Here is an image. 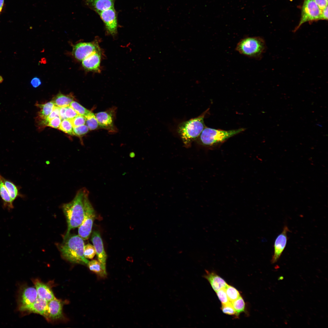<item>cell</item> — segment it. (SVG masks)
<instances>
[{"label": "cell", "instance_id": "1", "mask_svg": "<svg viewBox=\"0 0 328 328\" xmlns=\"http://www.w3.org/2000/svg\"><path fill=\"white\" fill-rule=\"evenodd\" d=\"M89 194L86 188H82L78 191L72 201L63 204L62 209L68 226L65 235L69 234L71 229L79 227L82 224L84 217V200Z\"/></svg>", "mask_w": 328, "mask_h": 328}, {"label": "cell", "instance_id": "2", "mask_svg": "<svg viewBox=\"0 0 328 328\" xmlns=\"http://www.w3.org/2000/svg\"><path fill=\"white\" fill-rule=\"evenodd\" d=\"M84 246L83 239L79 235L69 234L65 235L59 249L63 257L70 262L87 265L89 261L84 256Z\"/></svg>", "mask_w": 328, "mask_h": 328}, {"label": "cell", "instance_id": "3", "mask_svg": "<svg viewBox=\"0 0 328 328\" xmlns=\"http://www.w3.org/2000/svg\"><path fill=\"white\" fill-rule=\"evenodd\" d=\"M209 110V108L199 116L182 122L178 125L177 132L185 146H190L205 127L204 118Z\"/></svg>", "mask_w": 328, "mask_h": 328}, {"label": "cell", "instance_id": "4", "mask_svg": "<svg viewBox=\"0 0 328 328\" xmlns=\"http://www.w3.org/2000/svg\"><path fill=\"white\" fill-rule=\"evenodd\" d=\"M245 129V128H241L227 131L206 126L196 141L204 146H214L224 142Z\"/></svg>", "mask_w": 328, "mask_h": 328}, {"label": "cell", "instance_id": "5", "mask_svg": "<svg viewBox=\"0 0 328 328\" xmlns=\"http://www.w3.org/2000/svg\"><path fill=\"white\" fill-rule=\"evenodd\" d=\"M265 41L260 36L246 37L241 39L235 50L240 54L250 58L258 60L266 51Z\"/></svg>", "mask_w": 328, "mask_h": 328}, {"label": "cell", "instance_id": "6", "mask_svg": "<svg viewBox=\"0 0 328 328\" xmlns=\"http://www.w3.org/2000/svg\"><path fill=\"white\" fill-rule=\"evenodd\" d=\"M84 220L79 227L78 235L83 240L88 239L91 233L95 217L94 209L89 199V195L85 197L84 203Z\"/></svg>", "mask_w": 328, "mask_h": 328}, {"label": "cell", "instance_id": "7", "mask_svg": "<svg viewBox=\"0 0 328 328\" xmlns=\"http://www.w3.org/2000/svg\"><path fill=\"white\" fill-rule=\"evenodd\" d=\"M301 12L299 23L295 29L294 32L306 22L321 20V10L314 0H304Z\"/></svg>", "mask_w": 328, "mask_h": 328}, {"label": "cell", "instance_id": "8", "mask_svg": "<svg viewBox=\"0 0 328 328\" xmlns=\"http://www.w3.org/2000/svg\"><path fill=\"white\" fill-rule=\"evenodd\" d=\"M100 50L95 42H80L73 46L72 54L77 60L82 61L94 51Z\"/></svg>", "mask_w": 328, "mask_h": 328}, {"label": "cell", "instance_id": "9", "mask_svg": "<svg viewBox=\"0 0 328 328\" xmlns=\"http://www.w3.org/2000/svg\"><path fill=\"white\" fill-rule=\"evenodd\" d=\"M19 310L22 312L32 313L39 314L49 320L48 302L38 297L33 303L29 305L19 306Z\"/></svg>", "mask_w": 328, "mask_h": 328}, {"label": "cell", "instance_id": "10", "mask_svg": "<svg viewBox=\"0 0 328 328\" xmlns=\"http://www.w3.org/2000/svg\"><path fill=\"white\" fill-rule=\"evenodd\" d=\"M98 14L104 23L107 32L112 35H115L118 24L117 15L114 8L103 11Z\"/></svg>", "mask_w": 328, "mask_h": 328}, {"label": "cell", "instance_id": "11", "mask_svg": "<svg viewBox=\"0 0 328 328\" xmlns=\"http://www.w3.org/2000/svg\"><path fill=\"white\" fill-rule=\"evenodd\" d=\"M289 231L287 226L285 225L282 232L275 239L274 245V253L271 260L272 264L278 261L285 249L288 238L287 234Z\"/></svg>", "mask_w": 328, "mask_h": 328}, {"label": "cell", "instance_id": "12", "mask_svg": "<svg viewBox=\"0 0 328 328\" xmlns=\"http://www.w3.org/2000/svg\"><path fill=\"white\" fill-rule=\"evenodd\" d=\"M19 306L34 302L38 297L36 288L27 286L21 287L19 291Z\"/></svg>", "mask_w": 328, "mask_h": 328}, {"label": "cell", "instance_id": "13", "mask_svg": "<svg viewBox=\"0 0 328 328\" xmlns=\"http://www.w3.org/2000/svg\"><path fill=\"white\" fill-rule=\"evenodd\" d=\"M91 240L95 248L98 261L101 264L104 268L106 270L107 255L104 249L100 234L98 231H94L93 232Z\"/></svg>", "mask_w": 328, "mask_h": 328}, {"label": "cell", "instance_id": "14", "mask_svg": "<svg viewBox=\"0 0 328 328\" xmlns=\"http://www.w3.org/2000/svg\"><path fill=\"white\" fill-rule=\"evenodd\" d=\"M83 4L98 14L114 8L115 0H82Z\"/></svg>", "mask_w": 328, "mask_h": 328}, {"label": "cell", "instance_id": "15", "mask_svg": "<svg viewBox=\"0 0 328 328\" xmlns=\"http://www.w3.org/2000/svg\"><path fill=\"white\" fill-rule=\"evenodd\" d=\"M100 50L96 51L82 61L83 67L88 71H99L101 60Z\"/></svg>", "mask_w": 328, "mask_h": 328}, {"label": "cell", "instance_id": "16", "mask_svg": "<svg viewBox=\"0 0 328 328\" xmlns=\"http://www.w3.org/2000/svg\"><path fill=\"white\" fill-rule=\"evenodd\" d=\"M113 114L112 109L111 111H101L95 114L99 127L110 131L114 130Z\"/></svg>", "mask_w": 328, "mask_h": 328}, {"label": "cell", "instance_id": "17", "mask_svg": "<svg viewBox=\"0 0 328 328\" xmlns=\"http://www.w3.org/2000/svg\"><path fill=\"white\" fill-rule=\"evenodd\" d=\"M33 282L39 297L45 300L48 302L55 298L53 291L46 285L37 279L33 280Z\"/></svg>", "mask_w": 328, "mask_h": 328}, {"label": "cell", "instance_id": "18", "mask_svg": "<svg viewBox=\"0 0 328 328\" xmlns=\"http://www.w3.org/2000/svg\"><path fill=\"white\" fill-rule=\"evenodd\" d=\"M49 319L55 320L63 316V304L62 302L56 298L48 302Z\"/></svg>", "mask_w": 328, "mask_h": 328}, {"label": "cell", "instance_id": "19", "mask_svg": "<svg viewBox=\"0 0 328 328\" xmlns=\"http://www.w3.org/2000/svg\"><path fill=\"white\" fill-rule=\"evenodd\" d=\"M204 277L208 281L215 292L225 288L227 285L222 278L214 272L206 271Z\"/></svg>", "mask_w": 328, "mask_h": 328}, {"label": "cell", "instance_id": "20", "mask_svg": "<svg viewBox=\"0 0 328 328\" xmlns=\"http://www.w3.org/2000/svg\"><path fill=\"white\" fill-rule=\"evenodd\" d=\"M0 174V196L2 200L3 207L10 210L14 207L13 201L5 187Z\"/></svg>", "mask_w": 328, "mask_h": 328}, {"label": "cell", "instance_id": "21", "mask_svg": "<svg viewBox=\"0 0 328 328\" xmlns=\"http://www.w3.org/2000/svg\"><path fill=\"white\" fill-rule=\"evenodd\" d=\"M74 99V97L71 94L65 95L60 93L54 97L51 101L56 106L59 107H67L70 105Z\"/></svg>", "mask_w": 328, "mask_h": 328}, {"label": "cell", "instance_id": "22", "mask_svg": "<svg viewBox=\"0 0 328 328\" xmlns=\"http://www.w3.org/2000/svg\"><path fill=\"white\" fill-rule=\"evenodd\" d=\"M1 178L13 202L18 197H22V195L20 193L19 187H18L13 182L5 178L2 176Z\"/></svg>", "mask_w": 328, "mask_h": 328}, {"label": "cell", "instance_id": "23", "mask_svg": "<svg viewBox=\"0 0 328 328\" xmlns=\"http://www.w3.org/2000/svg\"><path fill=\"white\" fill-rule=\"evenodd\" d=\"M36 105L40 109L38 118H37L39 119H46L52 112L55 106L52 101L44 104H36Z\"/></svg>", "mask_w": 328, "mask_h": 328}, {"label": "cell", "instance_id": "24", "mask_svg": "<svg viewBox=\"0 0 328 328\" xmlns=\"http://www.w3.org/2000/svg\"><path fill=\"white\" fill-rule=\"evenodd\" d=\"M87 265L90 270L94 272L100 277L104 278L106 276V270L104 268L98 261L94 260L89 261Z\"/></svg>", "mask_w": 328, "mask_h": 328}, {"label": "cell", "instance_id": "25", "mask_svg": "<svg viewBox=\"0 0 328 328\" xmlns=\"http://www.w3.org/2000/svg\"><path fill=\"white\" fill-rule=\"evenodd\" d=\"M236 313V316L238 317L241 313L244 311L245 303L241 296L236 300L231 302Z\"/></svg>", "mask_w": 328, "mask_h": 328}, {"label": "cell", "instance_id": "26", "mask_svg": "<svg viewBox=\"0 0 328 328\" xmlns=\"http://www.w3.org/2000/svg\"><path fill=\"white\" fill-rule=\"evenodd\" d=\"M85 118L86 125L89 130H94L99 127L95 114L92 112L85 117Z\"/></svg>", "mask_w": 328, "mask_h": 328}, {"label": "cell", "instance_id": "27", "mask_svg": "<svg viewBox=\"0 0 328 328\" xmlns=\"http://www.w3.org/2000/svg\"><path fill=\"white\" fill-rule=\"evenodd\" d=\"M70 106L76 111L78 115L85 117L91 112L74 101L71 102Z\"/></svg>", "mask_w": 328, "mask_h": 328}, {"label": "cell", "instance_id": "28", "mask_svg": "<svg viewBox=\"0 0 328 328\" xmlns=\"http://www.w3.org/2000/svg\"><path fill=\"white\" fill-rule=\"evenodd\" d=\"M225 289L228 299L231 302L236 300L240 296L239 291L233 286L227 284Z\"/></svg>", "mask_w": 328, "mask_h": 328}, {"label": "cell", "instance_id": "29", "mask_svg": "<svg viewBox=\"0 0 328 328\" xmlns=\"http://www.w3.org/2000/svg\"><path fill=\"white\" fill-rule=\"evenodd\" d=\"M60 130L70 135H74L73 127L70 120L66 119L62 121L58 128Z\"/></svg>", "mask_w": 328, "mask_h": 328}, {"label": "cell", "instance_id": "30", "mask_svg": "<svg viewBox=\"0 0 328 328\" xmlns=\"http://www.w3.org/2000/svg\"><path fill=\"white\" fill-rule=\"evenodd\" d=\"M96 254L95 250L93 245L88 244L84 246V255L86 258L92 259Z\"/></svg>", "mask_w": 328, "mask_h": 328}, {"label": "cell", "instance_id": "31", "mask_svg": "<svg viewBox=\"0 0 328 328\" xmlns=\"http://www.w3.org/2000/svg\"><path fill=\"white\" fill-rule=\"evenodd\" d=\"M89 130L88 127L85 125L73 127L74 135L80 137L86 134L88 132Z\"/></svg>", "mask_w": 328, "mask_h": 328}, {"label": "cell", "instance_id": "32", "mask_svg": "<svg viewBox=\"0 0 328 328\" xmlns=\"http://www.w3.org/2000/svg\"><path fill=\"white\" fill-rule=\"evenodd\" d=\"M86 120L85 117L79 115L70 120L73 127L85 125Z\"/></svg>", "mask_w": 328, "mask_h": 328}, {"label": "cell", "instance_id": "33", "mask_svg": "<svg viewBox=\"0 0 328 328\" xmlns=\"http://www.w3.org/2000/svg\"><path fill=\"white\" fill-rule=\"evenodd\" d=\"M215 292L222 304H226L231 302L228 299L225 288L221 289Z\"/></svg>", "mask_w": 328, "mask_h": 328}, {"label": "cell", "instance_id": "34", "mask_svg": "<svg viewBox=\"0 0 328 328\" xmlns=\"http://www.w3.org/2000/svg\"><path fill=\"white\" fill-rule=\"evenodd\" d=\"M221 309L223 313L230 315H235L236 313L231 303L230 302L226 304H222Z\"/></svg>", "mask_w": 328, "mask_h": 328}, {"label": "cell", "instance_id": "35", "mask_svg": "<svg viewBox=\"0 0 328 328\" xmlns=\"http://www.w3.org/2000/svg\"><path fill=\"white\" fill-rule=\"evenodd\" d=\"M56 117L60 118V107L55 105L52 112L46 119H44L45 126H46L48 121Z\"/></svg>", "mask_w": 328, "mask_h": 328}, {"label": "cell", "instance_id": "36", "mask_svg": "<svg viewBox=\"0 0 328 328\" xmlns=\"http://www.w3.org/2000/svg\"><path fill=\"white\" fill-rule=\"evenodd\" d=\"M61 122V120L60 117H55L48 121L46 126L58 128Z\"/></svg>", "mask_w": 328, "mask_h": 328}, {"label": "cell", "instance_id": "37", "mask_svg": "<svg viewBox=\"0 0 328 328\" xmlns=\"http://www.w3.org/2000/svg\"><path fill=\"white\" fill-rule=\"evenodd\" d=\"M65 114L67 119L69 120L78 115L76 111L70 106L66 107Z\"/></svg>", "mask_w": 328, "mask_h": 328}, {"label": "cell", "instance_id": "38", "mask_svg": "<svg viewBox=\"0 0 328 328\" xmlns=\"http://www.w3.org/2000/svg\"><path fill=\"white\" fill-rule=\"evenodd\" d=\"M314 1L321 10L328 5V0H314Z\"/></svg>", "mask_w": 328, "mask_h": 328}, {"label": "cell", "instance_id": "39", "mask_svg": "<svg viewBox=\"0 0 328 328\" xmlns=\"http://www.w3.org/2000/svg\"><path fill=\"white\" fill-rule=\"evenodd\" d=\"M30 84L32 87L36 88L41 85V82L39 78L35 77L32 79L30 81Z\"/></svg>", "mask_w": 328, "mask_h": 328}, {"label": "cell", "instance_id": "40", "mask_svg": "<svg viewBox=\"0 0 328 328\" xmlns=\"http://www.w3.org/2000/svg\"><path fill=\"white\" fill-rule=\"evenodd\" d=\"M328 19V5L321 10V20Z\"/></svg>", "mask_w": 328, "mask_h": 328}, {"label": "cell", "instance_id": "41", "mask_svg": "<svg viewBox=\"0 0 328 328\" xmlns=\"http://www.w3.org/2000/svg\"><path fill=\"white\" fill-rule=\"evenodd\" d=\"M66 107H60V116L61 120L67 119L65 116Z\"/></svg>", "mask_w": 328, "mask_h": 328}, {"label": "cell", "instance_id": "42", "mask_svg": "<svg viewBox=\"0 0 328 328\" xmlns=\"http://www.w3.org/2000/svg\"><path fill=\"white\" fill-rule=\"evenodd\" d=\"M4 3V0H0V14L2 12Z\"/></svg>", "mask_w": 328, "mask_h": 328}, {"label": "cell", "instance_id": "43", "mask_svg": "<svg viewBox=\"0 0 328 328\" xmlns=\"http://www.w3.org/2000/svg\"><path fill=\"white\" fill-rule=\"evenodd\" d=\"M3 81V78L2 76L0 75V84L2 83Z\"/></svg>", "mask_w": 328, "mask_h": 328}]
</instances>
